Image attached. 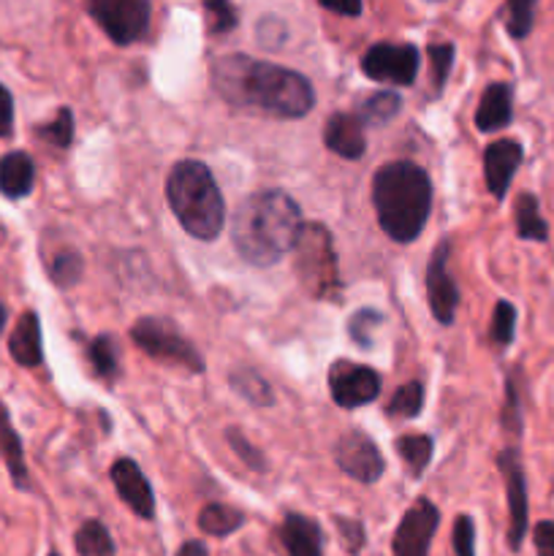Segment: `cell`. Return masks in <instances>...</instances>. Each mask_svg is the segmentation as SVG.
<instances>
[{
  "label": "cell",
  "instance_id": "cell-26",
  "mask_svg": "<svg viewBox=\"0 0 554 556\" xmlns=\"http://www.w3.org/2000/svg\"><path fill=\"white\" fill-rule=\"evenodd\" d=\"M87 358L96 367L98 378L117 380L119 378V348L112 334H101L87 345Z\"/></svg>",
  "mask_w": 554,
  "mask_h": 556
},
{
  "label": "cell",
  "instance_id": "cell-42",
  "mask_svg": "<svg viewBox=\"0 0 554 556\" xmlns=\"http://www.w3.org/2000/svg\"><path fill=\"white\" fill-rule=\"evenodd\" d=\"M324 9L335 11V14L342 16H358L362 14V0H318Z\"/></svg>",
  "mask_w": 554,
  "mask_h": 556
},
{
  "label": "cell",
  "instance_id": "cell-35",
  "mask_svg": "<svg viewBox=\"0 0 554 556\" xmlns=\"http://www.w3.org/2000/svg\"><path fill=\"white\" fill-rule=\"evenodd\" d=\"M226 440H228V445H231V448H234V454H237L239 459H242L244 465L250 467V470H259V472L266 470V459H264V456H261V451L255 448V445L250 443V440L244 438V434L239 432V429H228Z\"/></svg>",
  "mask_w": 554,
  "mask_h": 556
},
{
  "label": "cell",
  "instance_id": "cell-25",
  "mask_svg": "<svg viewBox=\"0 0 554 556\" xmlns=\"http://www.w3.org/2000/svg\"><path fill=\"white\" fill-rule=\"evenodd\" d=\"M435 443L427 434H405V438L396 440V454L405 462V467L411 470L413 478H421V472L427 470V465L432 462Z\"/></svg>",
  "mask_w": 554,
  "mask_h": 556
},
{
  "label": "cell",
  "instance_id": "cell-17",
  "mask_svg": "<svg viewBox=\"0 0 554 556\" xmlns=\"http://www.w3.org/2000/svg\"><path fill=\"white\" fill-rule=\"evenodd\" d=\"M277 535L288 556H324V532L310 516L288 514Z\"/></svg>",
  "mask_w": 554,
  "mask_h": 556
},
{
  "label": "cell",
  "instance_id": "cell-40",
  "mask_svg": "<svg viewBox=\"0 0 554 556\" xmlns=\"http://www.w3.org/2000/svg\"><path fill=\"white\" fill-rule=\"evenodd\" d=\"M538 556H554V521H541L532 532Z\"/></svg>",
  "mask_w": 554,
  "mask_h": 556
},
{
  "label": "cell",
  "instance_id": "cell-20",
  "mask_svg": "<svg viewBox=\"0 0 554 556\" xmlns=\"http://www.w3.org/2000/svg\"><path fill=\"white\" fill-rule=\"evenodd\" d=\"M9 351L16 364L22 367H38L43 362L41 351V324H38L36 313H25L16 324L14 334L9 340Z\"/></svg>",
  "mask_w": 554,
  "mask_h": 556
},
{
  "label": "cell",
  "instance_id": "cell-22",
  "mask_svg": "<svg viewBox=\"0 0 554 556\" xmlns=\"http://www.w3.org/2000/svg\"><path fill=\"white\" fill-rule=\"evenodd\" d=\"M242 525H244L242 510L231 508V505L210 503V505H204L199 514V530L204 532V535H212V538L231 535V532H237Z\"/></svg>",
  "mask_w": 554,
  "mask_h": 556
},
{
  "label": "cell",
  "instance_id": "cell-33",
  "mask_svg": "<svg viewBox=\"0 0 554 556\" xmlns=\"http://www.w3.org/2000/svg\"><path fill=\"white\" fill-rule=\"evenodd\" d=\"M514 331H516L514 304L500 299V302L494 304V315H492V342H498V345H511Z\"/></svg>",
  "mask_w": 554,
  "mask_h": 556
},
{
  "label": "cell",
  "instance_id": "cell-9",
  "mask_svg": "<svg viewBox=\"0 0 554 556\" xmlns=\"http://www.w3.org/2000/svg\"><path fill=\"white\" fill-rule=\"evenodd\" d=\"M362 71L375 81L413 85L418 74V49L413 43H373L364 52Z\"/></svg>",
  "mask_w": 554,
  "mask_h": 556
},
{
  "label": "cell",
  "instance_id": "cell-28",
  "mask_svg": "<svg viewBox=\"0 0 554 556\" xmlns=\"http://www.w3.org/2000/svg\"><path fill=\"white\" fill-rule=\"evenodd\" d=\"M402 109V98L391 90H380L375 96H369L367 101L362 103V123L369 125H383L389 119H394Z\"/></svg>",
  "mask_w": 554,
  "mask_h": 556
},
{
  "label": "cell",
  "instance_id": "cell-18",
  "mask_svg": "<svg viewBox=\"0 0 554 556\" xmlns=\"http://www.w3.org/2000/svg\"><path fill=\"white\" fill-rule=\"evenodd\" d=\"M511 117H514V92H511V85L494 81V85L483 90L481 103H478L476 128L481 134H492V130L505 128Z\"/></svg>",
  "mask_w": 554,
  "mask_h": 556
},
{
  "label": "cell",
  "instance_id": "cell-39",
  "mask_svg": "<svg viewBox=\"0 0 554 556\" xmlns=\"http://www.w3.org/2000/svg\"><path fill=\"white\" fill-rule=\"evenodd\" d=\"M335 525H337V530H340L342 541H345L348 552H351V554L362 552L364 541H367V535H364V525H362V521L345 519V516H337Z\"/></svg>",
  "mask_w": 554,
  "mask_h": 556
},
{
  "label": "cell",
  "instance_id": "cell-44",
  "mask_svg": "<svg viewBox=\"0 0 554 556\" xmlns=\"http://www.w3.org/2000/svg\"><path fill=\"white\" fill-rule=\"evenodd\" d=\"M3 326H5V307L0 304V331H3Z\"/></svg>",
  "mask_w": 554,
  "mask_h": 556
},
{
  "label": "cell",
  "instance_id": "cell-36",
  "mask_svg": "<svg viewBox=\"0 0 554 556\" xmlns=\"http://www.w3.org/2000/svg\"><path fill=\"white\" fill-rule=\"evenodd\" d=\"M204 9L212 33H226L237 27V11L228 0H204Z\"/></svg>",
  "mask_w": 554,
  "mask_h": 556
},
{
  "label": "cell",
  "instance_id": "cell-24",
  "mask_svg": "<svg viewBox=\"0 0 554 556\" xmlns=\"http://www.w3.org/2000/svg\"><path fill=\"white\" fill-rule=\"evenodd\" d=\"M228 383H231L234 391H237L239 396H244L250 405L255 407L275 405V394H272L269 383H266L255 369H234V372L228 375Z\"/></svg>",
  "mask_w": 554,
  "mask_h": 556
},
{
  "label": "cell",
  "instance_id": "cell-29",
  "mask_svg": "<svg viewBox=\"0 0 554 556\" xmlns=\"http://www.w3.org/2000/svg\"><path fill=\"white\" fill-rule=\"evenodd\" d=\"M49 271H52V280L60 288H71L81 280L85 261H81V255L76 250H60L52 258V264H49Z\"/></svg>",
  "mask_w": 554,
  "mask_h": 556
},
{
  "label": "cell",
  "instance_id": "cell-8",
  "mask_svg": "<svg viewBox=\"0 0 554 556\" xmlns=\"http://www.w3.org/2000/svg\"><path fill=\"white\" fill-rule=\"evenodd\" d=\"M329 391L335 405H340L342 410H353V407L378 400L380 375L364 364L340 358L329 367Z\"/></svg>",
  "mask_w": 554,
  "mask_h": 556
},
{
  "label": "cell",
  "instance_id": "cell-15",
  "mask_svg": "<svg viewBox=\"0 0 554 556\" xmlns=\"http://www.w3.org/2000/svg\"><path fill=\"white\" fill-rule=\"evenodd\" d=\"M521 163V144L514 139L492 141L483 152V174H487V188L494 199H503L511 188L516 168Z\"/></svg>",
  "mask_w": 554,
  "mask_h": 556
},
{
  "label": "cell",
  "instance_id": "cell-27",
  "mask_svg": "<svg viewBox=\"0 0 554 556\" xmlns=\"http://www.w3.org/2000/svg\"><path fill=\"white\" fill-rule=\"evenodd\" d=\"M76 554L79 556H114V541L106 525L90 519L76 530Z\"/></svg>",
  "mask_w": 554,
  "mask_h": 556
},
{
  "label": "cell",
  "instance_id": "cell-43",
  "mask_svg": "<svg viewBox=\"0 0 554 556\" xmlns=\"http://www.w3.org/2000/svg\"><path fill=\"white\" fill-rule=\"evenodd\" d=\"M177 556H210V552H206V546L201 541H188L179 546Z\"/></svg>",
  "mask_w": 554,
  "mask_h": 556
},
{
  "label": "cell",
  "instance_id": "cell-14",
  "mask_svg": "<svg viewBox=\"0 0 554 556\" xmlns=\"http://www.w3.org/2000/svg\"><path fill=\"white\" fill-rule=\"evenodd\" d=\"M112 483L117 489L119 500L134 510L139 519L150 521L155 516V497H152V486L139 470L134 459H117L112 465Z\"/></svg>",
  "mask_w": 554,
  "mask_h": 556
},
{
  "label": "cell",
  "instance_id": "cell-32",
  "mask_svg": "<svg viewBox=\"0 0 554 556\" xmlns=\"http://www.w3.org/2000/svg\"><path fill=\"white\" fill-rule=\"evenodd\" d=\"M383 324V315L378 309H358L351 320H348V334L353 342H358L362 348H373V331L380 329Z\"/></svg>",
  "mask_w": 554,
  "mask_h": 556
},
{
  "label": "cell",
  "instance_id": "cell-34",
  "mask_svg": "<svg viewBox=\"0 0 554 556\" xmlns=\"http://www.w3.org/2000/svg\"><path fill=\"white\" fill-rule=\"evenodd\" d=\"M538 0H508V30L514 38H525L536 22Z\"/></svg>",
  "mask_w": 554,
  "mask_h": 556
},
{
  "label": "cell",
  "instance_id": "cell-31",
  "mask_svg": "<svg viewBox=\"0 0 554 556\" xmlns=\"http://www.w3.org/2000/svg\"><path fill=\"white\" fill-rule=\"evenodd\" d=\"M38 136H41L47 144L60 147V150H63V147H68L71 139H74V114H71V109H65V106L60 109V112L54 114L52 123H47L38 128Z\"/></svg>",
  "mask_w": 554,
  "mask_h": 556
},
{
  "label": "cell",
  "instance_id": "cell-21",
  "mask_svg": "<svg viewBox=\"0 0 554 556\" xmlns=\"http://www.w3.org/2000/svg\"><path fill=\"white\" fill-rule=\"evenodd\" d=\"M0 456H3L5 467L11 470V478H14L16 486L27 489V467L25 454H22V440L16 438L9 413H5L3 405H0Z\"/></svg>",
  "mask_w": 554,
  "mask_h": 556
},
{
  "label": "cell",
  "instance_id": "cell-5",
  "mask_svg": "<svg viewBox=\"0 0 554 556\" xmlns=\"http://www.w3.org/2000/svg\"><path fill=\"white\" fill-rule=\"evenodd\" d=\"M297 275L304 291L315 299L340 296V269H337V253L331 244L329 228L320 223H304L297 239Z\"/></svg>",
  "mask_w": 554,
  "mask_h": 556
},
{
  "label": "cell",
  "instance_id": "cell-13",
  "mask_svg": "<svg viewBox=\"0 0 554 556\" xmlns=\"http://www.w3.org/2000/svg\"><path fill=\"white\" fill-rule=\"evenodd\" d=\"M498 467L505 478V494H508V546L519 552L527 535V483L521 472V462L516 451H503L498 456Z\"/></svg>",
  "mask_w": 554,
  "mask_h": 556
},
{
  "label": "cell",
  "instance_id": "cell-16",
  "mask_svg": "<svg viewBox=\"0 0 554 556\" xmlns=\"http://www.w3.org/2000/svg\"><path fill=\"white\" fill-rule=\"evenodd\" d=\"M324 141L335 155L345 161H358L367 150V136H364V123L356 114H335L329 117L324 130Z\"/></svg>",
  "mask_w": 554,
  "mask_h": 556
},
{
  "label": "cell",
  "instance_id": "cell-19",
  "mask_svg": "<svg viewBox=\"0 0 554 556\" xmlns=\"http://www.w3.org/2000/svg\"><path fill=\"white\" fill-rule=\"evenodd\" d=\"M36 182V166L25 152H9L0 157V193L5 199H25Z\"/></svg>",
  "mask_w": 554,
  "mask_h": 556
},
{
  "label": "cell",
  "instance_id": "cell-12",
  "mask_svg": "<svg viewBox=\"0 0 554 556\" xmlns=\"http://www.w3.org/2000/svg\"><path fill=\"white\" fill-rule=\"evenodd\" d=\"M449 255L451 242L443 239L435 248L432 258L427 266V293H429V309H432L435 320L440 326H451L456 318V307H459V288H456L454 277L449 271Z\"/></svg>",
  "mask_w": 554,
  "mask_h": 556
},
{
  "label": "cell",
  "instance_id": "cell-7",
  "mask_svg": "<svg viewBox=\"0 0 554 556\" xmlns=\"http://www.w3.org/2000/svg\"><path fill=\"white\" fill-rule=\"evenodd\" d=\"M92 20L119 47L136 43L150 27V0H85Z\"/></svg>",
  "mask_w": 554,
  "mask_h": 556
},
{
  "label": "cell",
  "instance_id": "cell-10",
  "mask_svg": "<svg viewBox=\"0 0 554 556\" xmlns=\"http://www.w3.org/2000/svg\"><path fill=\"white\" fill-rule=\"evenodd\" d=\"M335 462L348 478L358 483H375L380 481L386 470V462L380 456L378 445L367 438L364 432L353 429V432L342 434L335 445Z\"/></svg>",
  "mask_w": 554,
  "mask_h": 556
},
{
  "label": "cell",
  "instance_id": "cell-3",
  "mask_svg": "<svg viewBox=\"0 0 554 556\" xmlns=\"http://www.w3.org/2000/svg\"><path fill=\"white\" fill-rule=\"evenodd\" d=\"M373 204L378 223L394 242L418 239L432 210V182L413 161L386 163L373 177Z\"/></svg>",
  "mask_w": 554,
  "mask_h": 556
},
{
  "label": "cell",
  "instance_id": "cell-45",
  "mask_svg": "<svg viewBox=\"0 0 554 556\" xmlns=\"http://www.w3.org/2000/svg\"><path fill=\"white\" fill-rule=\"evenodd\" d=\"M49 556H60V554H49Z\"/></svg>",
  "mask_w": 554,
  "mask_h": 556
},
{
  "label": "cell",
  "instance_id": "cell-23",
  "mask_svg": "<svg viewBox=\"0 0 554 556\" xmlns=\"http://www.w3.org/2000/svg\"><path fill=\"white\" fill-rule=\"evenodd\" d=\"M516 231L521 239H530V242H546L549 239V226L541 217L538 210V199L532 193H521L516 199Z\"/></svg>",
  "mask_w": 554,
  "mask_h": 556
},
{
  "label": "cell",
  "instance_id": "cell-6",
  "mask_svg": "<svg viewBox=\"0 0 554 556\" xmlns=\"http://www.w3.org/2000/svg\"><path fill=\"white\" fill-rule=\"evenodd\" d=\"M130 340L155 362L179 364L190 372H204V358L201 353L179 334L177 326L166 318H141L130 329Z\"/></svg>",
  "mask_w": 554,
  "mask_h": 556
},
{
  "label": "cell",
  "instance_id": "cell-41",
  "mask_svg": "<svg viewBox=\"0 0 554 556\" xmlns=\"http://www.w3.org/2000/svg\"><path fill=\"white\" fill-rule=\"evenodd\" d=\"M11 125H14V98L0 85V136H9Z\"/></svg>",
  "mask_w": 554,
  "mask_h": 556
},
{
  "label": "cell",
  "instance_id": "cell-11",
  "mask_svg": "<svg viewBox=\"0 0 554 556\" xmlns=\"http://www.w3.org/2000/svg\"><path fill=\"white\" fill-rule=\"evenodd\" d=\"M438 525L440 510L427 497L416 500L394 532V556H429Z\"/></svg>",
  "mask_w": 554,
  "mask_h": 556
},
{
  "label": "cell",
  "instance_id": "cell-37",
  "mask_svg": "<svg viewBox=\"0 0 554 556\" xmlns=\"http://www.w3.org/2000/svg\"><path fill=\"white\" fill-rule=\"evenodd\" d=\"M451 538H454L456 556H476V525H473L470 516H456Z\"/></svg>",
  "mask_w": 554,
  "mask_h": 556
},
{
  "label": "cell",
  "instance_id": "cell-1",
  "mask_svg": "<svg viewBox=\"0 0 554 556\" xmlns=\"http://www.w3.org/2000/svg\"><path fill=\"white\" fill-rule=\"evenodd\" d=\"M212 85L234 109L266 117L299 119L315 106V90L307 76L248 54L217 60L212 65Z\"/></svg>",
  "mask_w": 554,
  "mask_h": 556
},
{
  "label": "cell",
  "instance_id": "cell-4",
  "mask_svg": "<svg viewBox=\"0 0 554 556\" xmlns=\"http://www.w3.org/2000/svg\"><path fill=\"white\" fill-rule=\"evenodd\" d=\"M166 201L179 226L201 242H212L226 220V201L215 177L201 161H179L168 172Z\"/></svg>",
  "mask_w": 554,
  "mask_h": 556
},
{
  "label": "cell",
  "instance_id": "cell-30",
  "mask_svg": "<svg viewBox=\"0 0 554 556\" xmlns=\"http://www.w3.org/2000/svg\"><path fill=\"white\" fill-rule=\"evenodd\" d=\"M424 407V386L421 383H407L396 389V394L389 402V416L391 418H416Z\"/></svg>",
  "mask_w": 554,
  "mask_h": 556
},
{
  "label": "cell",
  "instance_id": "cell-38",
  "mask_svg": "<svg viewBox=\"0 0 554 556\" xmlns=\"http://www.w3.org/2000/svg\"><path fill=\"white\" fill-rule=\"evenodd\" d=\"M429 60H432L435 87L443 90L445 76H449L451 63H454V47H451V43H435V47H429Z\"/></svg>",
  "mask_w": 554,
  "mask_h": 556
},
{
  "label": "cell",
  "instance_id": "cell-2",
  "mask_svg": "<svg viewBox=\"0 0 554 556\" xmlns=\"http://www.w3.org/2000/svg\"><path fill=\"white\" fill-rule=\"evenodd\" d=\"M302 210L282 190H261L244 199L234 215V248L248 264L272 266L297 248Z\"/></svg>",
  "mask_w": 554,
  "mask_h": 556
}]
</instances>
